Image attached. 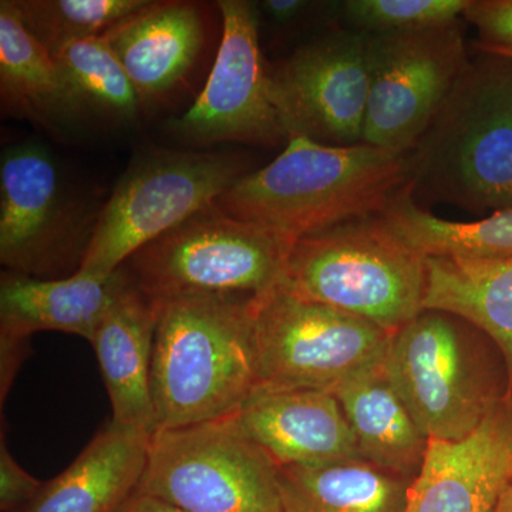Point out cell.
<instances>
[{"mask_svg":"<svg viewBox=\"0 0 512 512\" xmlns=\"http://www.w3.org/2000/svg\"><path fill=\"white\" fill-rule=\"evenodd\" d=\"M471 49L456 86L406 153L407 187L424 210L512 208V57Z\"/></svg>","mask_w":512,"mask_h":512,"instance_id":"6da1fadb","label":"cell"},{"mask_svg":"<svg viewBox=\"0 0 512 512\" xmlns=\"http://www.w3.org/2000/svg\"><path fill=\"white\" fill-rule=\"evenodd\" d=\"M407 183L406 154L366 144L325 146L295 136L215 207L295 244L353 218L379 214Z\"/></svg>","mask_w":512,"mask_h":512,"instance_id":"7a4b0ae2","label":"cell"},{"mask_svg":"<svg viewBox=\"0 0 512 512\" xmlns=\"http://www.w3.org/2000/svg\"><path fill=\"white\" fill-rule=\"evenodd\" d=\"M254 299L198 295L157 301L151 366L157 430L237 416L259 384Z\"/></svg>","mask_w":512,"mask_h":512,"instance_id":"3957f363","label":"cell"},{"mask_svg":"<svg viewBox=\"0 0 512 512\" xmlns=\"http://www.w3.org/2000/svg\"><path fill=\"white\" fill-rule=\"evenodd\" d=\"M281 285L394 335L423 311L426 258L379 212L296 241Z\"/></svg>","mask_w":512,"mask_h":512,"instance_id":"277c9868","label":"cell"},{"mask_svg":"<svg viewBox=\"0 0 512 512\" xmlns=\"http://www.w3.org/2000/svg\"><path fill=\"white\" fill-rule=\"evenodd\" d=\"M245 156L151 148L137 154L101 207L77 272L110 276L141 248L211 207L251 173Z\"/></svg>","mask_w":512,"mask_h":512,"instance_id":"5b68a950","label":"cell"},{"mask_svg":"<svg viewBox=\"0 0 512 512\" xmlns=\"http://www.w3.org/2000/svg\"><path fill=\"white\" fill-rule=\"evenodd\" d=\"M292 247L214 204L151 241L121 268L154 301L258 296L281 284Z\"/></svg>","mask_w":512,"mask_h":512,"instance_id":"8992f818","label":"cell"},{"mask_svg":"<svg viewBox=\"0 0 512 512\" xmlns=\"http://www.w3.org/2000/svg\"><path fill=\"white\" fill-rule=\"evenodd\" d=\"M137 494L187 512H284L278 464L237 416L157 430Z\"/></svg>","mask_w":512,"mask_h":512,"instance_id":"52a82bcc","label":"cell"},{"mask_svg":"<svg viewBox=\"0 0 512 512\" xmlns=\"http://www.w3.org/2000/svg\"><path fill=\"white\" fill-rule=\"evenodd\" d=\"M254 329L259 384L328 392L382 365L393 338L375 323L281 284L255 296Z\"/></svg>","mask_w":512,"mask_h":512,"instance_id":"ba28073f","label":"cell"},{"mask_svg":"<svg viewBox=\"0 0 512 512\" xmlns=\"http://www.w3.org/2000/svg\"><path fill=\"white\" fill-rule=\"evenodd\" d=\"M97 218L74 200L55 158L25 141L0 160V262L39 279L67 278L82 265Z\"/></svg>","mask_w":512,"mask_h":512,"instance_id":"9c48e42d","label":"cell"},{"mask_svg":"<svg viewBox=\"0 0 512 512\" xmlns=\"http://www.w3.org/2000/svg\"><path fill=\"white\" fill-rule=\"evenodd\" d=\"M369 39L336 26L269 66V90L286 137L325 146L362 144L369 104Z\"/></svg>","mask_w":512,"mask_h":512,"instance_id":"30bf717a","label":"cell"},{"mask_svg":"<svg viewBox=\"0 0 512 512\" xmlns=\"http://www.w3.org/2000/svg\"><path fill=\"white\" fill-rule=\"evenodd\" d=\"M457 316L421 311L394 333L384 370L427 440L473 434L498 399L480 382Z\"/></svg>","mask_w":512,"mask_h":512,"instance_id":"8fae6325","label":"cell"},{"mask_svg":"<svg viewBox=\"0 0 512 512\" xmlns=\"http://www.w3.org/2000/svg\"><path fill=\"white\" fill-rule=\"evenodd\" d=\"M367 39L372 80L362 144L406 154L470 59L463 22Z\"/></svg>","mask_w":512,"mask_h":512,"instance_id":"7c38bea8","label":"cell"},{"mask_svg":"<svg viewBox=\"0 0 512 512\" xmlns=\"http://www.w3.org/2000/svg\"><path fill=\"white\" fill-rule=\"evenodd\" d=\"M222 37L204 90L171 121L175 136L197 146L241 143L276 147L288 141L269 90L254 2L221 0Z\"/></svg>","mask_w":512,"mask_h":512,"instance_id":"4fadbf2b","label":"cell"},{"mask_svg":"<svg viewBox=\"0 0 512 512\" xmlns=\"http://www.w3.org/2000/svg\"><path fill=\"white\" fill-rule=\"evenodd\" d=\"M512 484V402L498 400L473 434L429 440L404 512H495Z\"/></svg>","mask_w":512,"mask_h":512,"instance_id":"5bb4252c","label":"cell"},{"mask_svg":"<svg viewBox=\"0 0 512 512\" xmlns=\"http://www.w3.org/2000/svg\"><path fill=\"white\" fill-rule=\"evenodd\" d=\"M237 419L278 467L363 460L342 406L328 390L258 384Z\"/></svg>","mask_w":512,"mask_h":512,"instance_id":"9a60e30c","label":"cell"},{"mask_svg":"<svg viewBox=\"0 0 512 512\" xmlns=\"http://www.w3.org/2000/svg\"><path fill=\"white\" fill-rule=\"evenodd\" d=\"M158 303L128 279L101 320L93 346L113 407V421L153 436L151 393Z\"/></svg>","mask_w":512,"mask_h":512,"instance_id":"2e32d148","label":"cell"},{"mask_svg":"<svg viewBox=\"0 0 512 512\" xmlns=\"http://www.w3.org/2000/svg\"><path fill=\"white\" fill-rule=\"evenodd\" d=\"M127 282L123 268L110 276L39 279L2 272L0 340L26 343L42 330L72 333L93 342L101 320Z\"/></svg>","mask_w":512,"mask_h":512,"instance_id":"e0dca14e","label":"cell"},{"mask_svg":"<svg viewBox=\"0 0 512 512\" xmlns=\"http://www.w3.org/2000/svg\"><path fill=\"white\" fill-rule=\"evenodd\" d=\"M151 436L110 420L26 512H121L138 493Z\"/></svg>","mask_w":512,"mask_h":512,"instance_id":"ac0fdd59","label":"cell"},{"mask_svg":"<svg viewBox=\"0 0 512 512\" xmlns=\"http://www.w3.org/2000/svg\"><path fill=\"white\" fill-rule=\"evenodd\" d=\"M141 103L173 90L204 46L200 9L188 2H151L104 35Z\"/></svg>","mask_w":512,"mask_h":512,"instance_id":"d6986e66","label":"cell"},{"mask_svg":"<svg viewBox=\"0 0 512 512\" xmlns=\"http://www.w3.org/2000/svg\"><path fill=\"white\" fill-rule=\"evenodd\" d=\"M332 393L349 421L363 460L413 481L429 440L394 390L384 362L346 380Z\"/></svg>","mask_w":512,"mask_h":512,"instance_id":"ffe728a7","label":"cell"},{"mask_svg":"<svg viewBox=\"0 0 512 512\" xmlns=\"http://www.w3.org/2000/svg\"><path fill=\"white\" fill-rule=\"evenodd\" d=\"M423 311L451 313L476 326L503 352L512 384V258H426Z\"/></svg>","mask_w":512,"mask_h":512,"instance_id":"44dd1931","label":"cell"},{"mask_svg":"<svg viewBox=\"0 0 512 512\" xmlns=\"http://www.w3.org/2000/svg\"><path fill=\"white\" fill-rule=\"evenodd\" d=\"M0 97L6 113L39 126L77 119L52 53L26 28L15 0L0 2Z\"/></svg>","mask_w":512,"mask_h":512,"instance_id":"7402d4cb","label":"cell"},{"mask_svg":"<svg viewBox=\"0 0 512 512\" xmlns=\"http://www.w3.org/2000/svg\"><path fill=\"white\" fill-rule=\"evenodd\" d=\"M284 512H404L412 481L365 460L279 467Z\"/></svg>","mask_w":512,"mask_h":512,"instance_id":"603a6c76","label":"cell"},{"mask_svg":"<svg viewBox=\"0 0 512 512\" xmlns=\"http://www.w3.org/2000/svg\"><path fill=\"white\" fill-rule=\"evenodd\" d=\"M380 215L424 258L473 261L512 258V208L477 221H448L419 207L406 185Z\"/></svg>","mask_w":512,"mask_h":512,"instance_id":"cb8c5ba5","label":"cell"},{"mask_svg":"<svg viewBox=\"0 0 512 512\" xmlns=\"http://www.w3.org/2000/svg\"><path fill=\"white\" fill-rule=\"evenodd\" d=\"M76 117L133 123L141 103L136 87L106 37H90L52 53Z\"/></svg>","mask_w":512,"mask_h":512,"instance_id":"d4e9b609","label":"cell"},{"mask_svg":"<svg viewBox=\"0 0 512 512\" xmlns=\"http://www.w3.org/2000/svg\"><path fill=\"white\" fill-rule=\"evenodd\" d=\"M23 23L50 53L107 35L150 5L151 0H15Z\"/></svg>","mask_w":512,"mask_h":512,"instance_id":"484cf974","label":"cell"},{"mask_svg":"<svg viewBox=\"0 0 512 512\" xmlns=\"http://www.w3.org/2000/svg\"><path fill=\"white\" fill-rule=\"evenodd\" d=\"M468 0H345L342 26L366 36L406 35L463 18Z\"/></svg>","mask_w":512,"mask_h":512,"instance_id":"4316f807","label":"cell"},{"mask_svg":"<svg viewBox=\"0 0 512 512\" xmlns=\"http://www.w3.org/2000/svg\"><path fill=\"white\" fill-rule=\"evenodd\" d=\"M255 6L259 28L266 29L276 46L296 39L305 43L342 25V2L264 0Z\"/></svg>","mask_w":512,"mask_h":512,"instance_id":"83f0119b","label":"cell"},{"mask_svg":"<svg viewBox=\"0 0 512 512\" xmlns=\"http://www.w3.org/2000/svg\"><path fill=\"white\" fill-rule=\"evenodd\" d=\"M16 463L2 434L0 441V511L26 512L45 487Z\"/></svg>","mask_w":512,"mask_h":512,"instance_id":"f1b7e54d","label":"cell"},{"mask_svg":"<svg viewBox=\"0 0 512 512\" xmlns=\"http://www.w3.org/2000/svg\"><path fill=\"white\" fill-rule=\"evenodd\" d=\"M463 19L476 26L481 45L512 47V0H468Z\"/></svg>","mask_w":512,"mask_h":512,"instance_id":"f546056e","label":"cell"},{"mask_svg":"<svg viewBox=\"0 0 512 512\" xmlns=\"http://www.w3.org/2000/svg\"><path fill=\"white\" fill-rule=\"evenodd\" d=\"M121 512H187L174 505L150 497V495L136 494L131 498L130 503Z\"/></svg>","mask_w":512,"mask_h":512,"instance_id":"4dcf8cb0","label":"cell"},{"mask_svg":"<svg viewBox=\"0 0 512 512\" xmlns=\"http://www.w3.org/2000/svg\"><path fill=\"white\" fill-rule=\"evenodd\" d=\"M495 512H512V484L501 495L500 503H498Z\"/></svg>","mask_w":512,"mask_h":512,"instance_id":"1f68e13d","label":"cell"},{"mask_svg":"<svg viewBox=\"0 0 512 512\" xmlns=\"http://www.w3.org/2000/svg\"><path fill=\"white\" fill-rule=\"evenodd\" d=\"M471 47L478 50H487V52L501 53V55L512 57V47H498V46H487L481 45V43H471Z\"/></svg>","mask_w":512,"mask_h":512,"instance_id":"d6a6232c","label":"cell"}]
</instances>
